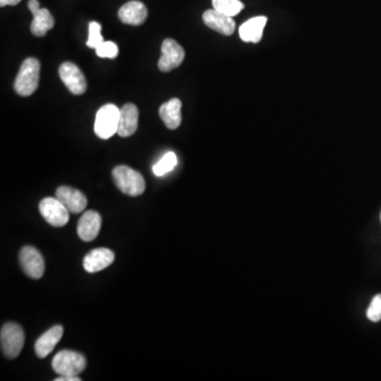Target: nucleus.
I'll return each instance as SVG.
<instances>
[{
  "instance_id": "nucleus-19",
  "label": "nucleus",
  "mask_w": 381,
  "mask_h": 381,
  "mask_svg": "<svg viewBox=\"0 0 381 381\" xmlns=\"http://www.w3.org/2000/svg\"><path fill=\"white\" fill-rule=\"evenodd\" d=\"M31 13L33 14V22L30 27L32 33L38 37L45 36L46 33L54 27L53 16L50 13L49 10L42 9V8Z\"/></svg>"
},
{
  "instance_id": "nucleus-4",
  "label": "nucleus",
  "mask_w": 381,
  "mask_h": 381,
  "mask_svg": "<svg viewBox=\"0 0 381 381\" xmlns=\"http://www.w3.org/2000/svg\"><path fill=\"white\" fill-rule=\"evenodd\" d=\"M86 358L84 355L74 350H60L52 362L54 372L60 376H78L86 369Z\"/></svg>"
},
{
  "instance_id": "nucleus-5",
  "label": "nucleus",
  "mask_w": 381,
  "mask_h": 381,
  "mask_svg": "<svg viewBox=\"0 0 381 381\" xmlns=\"http://www.w3.org/2000/svg\"><path fill=\"white\" fill-rule=\"evenodd\" d=\"M1 350L7 358L15 359L20 354L25 344V332L22 326L10 322L5 324L0 332Z\"/></svg>"
},
{
  "instance_id": "nucleus-14",
  "label": "nucleus",
  "mask_w": 381,
  "mask_h": 381,
  "mask_svg": "<svg viewBox=\"0 0 381 381\" xmlns=\"http://www.w3.org/2000/svg\"><path fill=\"white\" fill-rule=\"evenodd\" d=\"M149 11L144 3L132 0L120 8L119 18L123 24L132 26H140L146 20Z\"/></svg>"
},
{
  "instance_id": "nucleus-26",
  "label": "nucleus",
  "mask_w": 381,
  "mask_h": 381,
  "mask_svg": "<svg viewBox=\"0 0 381 381\" xmlns=\"http://www.w3.org/2000/svg\"><path fill=\"white\" fill-rule=\"evenodd\" d=\"M56 381H80L81 378L78 376H71V375H68V376H60L58 378L56 379Z\"/></svg>"
},
{
  "instance_id": "nucleus-3",
  "label": "nucleus",
  "mask_w": 381,
  "mask_h": 381,
  "mask_svg": "<svg viewBox=\"0 0 381 381\" xmlns=\"http://www.w3.org/2000/svg\"><path fill=\"white\" fill-rule=\"evenodd\" d=\"M120 110L114 104H106L96 112L94 133L99 138L108 140L118 134Z\"/></svg>"
},
{
  "instance_id": "nucleus-24",
  "label": "nucleus",
  "mask_w": 381,
  "mask_h": 381,
  "mask_svg": "<svg viewBox=\"0 0 381 381\" xmlns=\"http://www.w3.org/2000/svg\"><path fill=\"white\" fill-rule=\"evenodd\" d=\"M96 56L103 58H116L118 56V46L112 42H104L96 49Z\"/></svg>"
},
{
  "instance_id": "nucleus-8",
  "label": "nucleus",
  "mask_w": 381,
  "mask_h": 381,
  "mask_svg": "<svg viewBox=\"0 0 381 381\" xmlns=\"http://www.w3.org/2000/svg\"><path fill=\"white\" fill-rule=\"evenodd\" d=\"M19 263L24 272L31 279L37 280L45 273V261L40 252L32 246L20 250Z\"/></svg>"
},
{
  "instance_id": "nucleus-1",
  "label": "nucleus",
  "mask_w": 381,
  "mask_h": 381,
  "mask_svg": "<svg viewBox=\"0 0 381 381\" xmlns=\"http://www.w3.org/2000/svg\"><path fill=\"white\" fill-rule=\"evenodd\" d=\"M40 60L33 58L25 60L14 83V90L18 96H29L35 92L40 83Z\"/></svg>"
},
{
  "instance_id": "nucleus-6",
  "label": "nucleus",
  "mask_w": 381,
  "mask_h": 381,
  "mask_svg": "<svg viewBox=\"0 0 381 381\" xmlns=\"http://www.w3.org/2000/svg\"><path fill=\"white\" fill-rule=\"evenodd\" d=\"M42 217L53 227H64L69 221L70 212L56 197H47L40 203Z\"/></svg>"
},
{
  "instance_id": "nucleus-28",
  "label": "nucleus",
  "mask_w": 381,
  "mask_h": 381,
  "mask_svg": "<svg viewBox=\"0 0 381 381\" xmlns=\"http://www.w3.org/2000/svg\"><path fill=\"white\" fill-rule=\"evenodd\" d=\"M380 219H381V214H380Z\"/></svg>"
},
{
  "instance_id": "nucleus-25",
  "label": "nucleus",
  "mask_w": 381,
  "mask_h": 381,
  "mask_svg": "<svg viewBox=\"0 0 381 381\" xmlns=\"http://www.w3.org/2000/svg\"><path fill=\"white\" fill-rule=\"evenodd\" d=\"M28 8H29L30 11L31 12L40 9V1H38V0H29V1H28Z\"/></svg>"
},
{
  "instance_id": "nucleus-17",
  "label": "nucleus",
  "mask_w": 381,
  "mask_h": 381,
  "mask_svg": "<svg viewBox=\"0 0 381 381\" xmlns=\"http://www.w3.org/2000/svg\"><path fill=\"white\" fill-rule=\"evenodd\" d=\"M267 24V17L257 16L247 20L239 28V36L246 42H259L263 37L264 28Z\"/></svg>"
},
{
  "instance_id": "nucleus-21",
  "label": "nucleus",
  "mask_w": 381,
  "mask_h": 381,
  "mask_svg": "<svg viewBox=\"0 0 381 381\" xmlns=\"http://www.w3.org/2000/svg\"><path fill=\"white\" fill-rule=\"evenodd\" d=\"M177 164V157L175 153L169 152L161 158L158 163L153 167V172L156 176H163L167 173L171 172L174 169Z\"/></svg>"
},
{
  "instance_id": "nucleus-27",
  "label": "nucleus",
  "mask_w": 381,
  "mask_h": 381,
  "mask_svg": "<svg viewBox=\"0 0 381 381\" xmlns=\"http://www.w3.org/2000/svg\"><path fill=\"white\" fill-rule=\"evenodd\" d=\"M22 0H0V6L6 7V6H16L20 3Z\"/></svg>"
},
{
  "instance_id": "nucleus-22",
  "label": "nucleus",
  "mask_w": 381,
  "mask_h": 381,
  "mask_svg": "<svg viewBox=\"0 0 381 381\" xmlns=\"http://www.w3.org/2000/svg\"><path fill=\"white\" fill-rule=\"evenodd\" d=\"M101 30H102V27L96 22H92V23L90 24V37H88L87 40L88 47L96 49L101 44L104 42L102 34H101Z\"/></svg>"
},
{
  "instance_id": "nucleus-7",
  "label": "nucleus",
  "mask_w": 381,
  "mask_h": 381,
  "mask_svg": "<svg viewBox=\"0 0 381 381\" xmlns=\"http://www.w3.org/2000/svg\"><path fill=\"white\" fill-rule=\"evenodd\" d=\"M185 50L176 40L167 38L161 46V58L158 67L160 71L169 72L179 67L185 60Z\"/></svg>"
},
{
  "instance_id": "nucleus-23",
  "label": "nucleus",
  "mask_w": 381,
  "mask_h": 381,
  "mask_svg": "<svg viewBox=\"0 0 381 381\" xmlns=\"http://www.w3.org/2000/svg\"><path fill=\"white\" fill-rule=\"evenodd\" d=\"M368 319L372 322L381 321V294H376L373 298L370 306H369L368 312H366Z\"/></svg>"
},
{
  "instance_id": "nucleus-16",
  "label": "nucleus",
  "mask_w": 381,
  "mask_h": 381,
  "mask_svg": "<svg viewBox=\"0 0 381 381\" xmlns=\"http://www.w3.org/2000/svg\"><path fill=\"white\" fill-rule=\"evenodd\" d=\"M62 335H64V328L62 325H56L50 328L48 332L38 338L35 344V354L38 358L44 359L51 354L56 348V344L60 341Z\"/></svg>"
},
{
  "instance_id": "nucleus-9",
  "label": "nucleus",
  "mask_w": 381,
  "mask_h": 381,
  "mask_svg": "<svg viewBox=\"0 0 381 381\" xmlns=\"http://www.w3.org/2000/svg\"><path fill=\"white\" fill-rule=\"evenodd\" d=\"M60 80L71 94L81 96L87 90V82L80 68L74 62H66L58 69Z\"/></svg>"
},
{
  "instance_id": "nucleus-18",
  "label": "nucleus",
  "mask_w": 381,
  "mask_h": 381,
  "mask_svg": "<svg viewBox=\"0 0 381 381\" xmlns=\"http://www.w3.org/2000/svg\"><path fill=\"white\" fill-rule=\"evenodd\" d=\"M159 116L169 130H176L181 123V101L172 99L161 105Z\"/></svg>"
},
{
  "instance_id": "nucleus-11",
  "label": "nucleus",
  "mask_w": 381,
  "mask_h": 381,
  "mask_svg": "<svg viewBox=\"0 0 381 381\" xmlns=\"http://www.w3.org/2000/svg\"><path fill=\"white\" fill-rule=\"evenodd\" d=\"M115 261V253L108 248H98L86 254L83 261V267L90 273L101 271L112 265Z\"/></svg>"
},
{
  "instance_id": "nucleus-10",
  "label": "nucleus",
  "mask_w": 381,
  "mask_h": 381,
  "mask_svg": "<svg viewBox=\"0 0 381 381\" xmlns=\"http://www.w3.org/2000/svg\"><path fill=\"white\" fill-rule=\"evenodd\" d=\"M56 197L65 205L72 214H78L87 207V198L78 189L70 187H60L56 189Z\"/></svg>"
},
{
  "instance_id": "nucleus-15",
  "label": "nucleus",
  "mask_w": 381,
  "mask_h": 381,
  "mask_svg": "<svg viewBox=\"0 0 381 381\" xmlns=\"http://www.w3.org/2000/svg\"><path fill=\"white\" fill-rule=\"evenodd\" d=\"M139 110L136 105L128 103L120 110L118 135L123 138L132 136L138 130Z\"/></svg>"
},
{
  "instance_id": "nucleus-20",
  "label": "nucleus",
  "mask_w": 381,
  "mask_h": 381,
  "mask_svg": "<svg viewBox=\"0 0 381 381\" xmlns=\"http://www.w3.org/2000/svg\"><path fill=\"white\" fill-rule=\"evenodd\" d=\"M213 9L230 17H235L245 8L241 0H212Z\"/></svg>"
},
{
  "instance_id": "nucleus-2",
  "label": "nucleus",
  "mask_w": 381,
  "mask_h": 381,
  "mask_svg": "<svg viewBox=\"0 0 381 381\" xmlns=\"http://www.w3.org/2000/svg\"><path fill=\"white\" fill-rule=\"evenodd\" d=\"M115 183L124 194L140 196L145 191V181L142 175L126 165H119L112 171Z\"/></svg>"
},
{
  "instance_id": "nucleus-13",
  "label": "nucleus",
  "mask_w": 381,
  "mask_h": 381,
  "mask_svg": "<svg viewBox=\"0 0 381 381\" xmlns=\"http://www.w3.org/2000/svg\"><path fill=\"white\" fill-rule=\"evenodd\" d=\"M203 20L210 29L214 30L223 35H231L235 30V22L233 17L221 13L217 10H208L203 13Z\"/></svg>"
},
{
  "instance_id": "nucleus-12",
  "label": "nucleus",
  "mask_w": 381,
  "mask_h": 381,
  "mask_svg": "<svg viewBox=\"0 0 381 381\" xmlns=\"http://www.w3.org/2000/svg\"><path fill=\"white\" fill-rule=\"evenodd\" d=\"M101 225L102 219L98 212H85L78 223V237L84 242L94 241L100 232Z\"/></svg>"
}]
</instances>
